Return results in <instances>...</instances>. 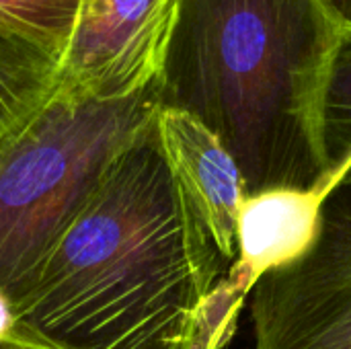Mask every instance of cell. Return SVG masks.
<instances>
[{"mask_svg":"<svg viewBox=\"0 0 351 349\" xmlns=\"http://www.w3.org/2000/svg\"><path fill=\"white\" fill-rule=\"evenodd\" d=\"M228 267L152 119L109 163L14 315L58 349H191Z\"/></svg>","mask_w":351,"mask_h":349,"instance_id":"6da1fadb","label":"cell"},{"mask_svg":"<svg viewBox=\"0 0 351 349\" xmlns=\"http://www.w3.org/2000/svg\"><path fill=\"white\" fill-rule=\"evenodd\" d=\"M346 31L321 0H173L158 105L202 121L249 195L327 193L323 107Z\"/></svg>","mask_w":351,"mask_h":349,"instance_id":"7a4b0ae2","label":"cell"},{"mask_svg":"<svg viewBox=\"0 0 351 349\" xmlns=\"http://www.w3.org/2000/svg\"><path fill=\"white\" fill-rule=\"evenodd\" d=\"M158 109L156 80L123 99L53 97L0 140V290L12 309L109 163Z\"/></svg>","mask_w":351,"mask_h":349,"instance_id":"3957f363","label":"cell"},{"mask_svg":"<svg viewBox=\"0 0 351 349\" xmlns=\"http://www.w3.org/2000/svg\"><path fill=\"white\" fill-rule=\"evenodd\" d=\"M249 300L255 349H351V175L327 191L311 249Z\"/></svg>","mask_w":351,"mask_h":349,"instance_id":"277c9868","label":"cell"},{"mask_svg":"<svg viewBox=\"0 0 351 349\" xmlns=\"http://www.w3.org/2000/svg\"><path fill=\"white\" fill-rule=\"evenodd\" d=\"M173 0H80L58 70V95L123 99L158 74Z\"/></svg>","mask_w":351,"mask_h":349,"instance_id":"5b68a950","label":"cell"},{"mask_svg":"<svg viewBox=\"0 0 351 349\" xmlns=\"http://www.w3.org/2000/svg\"><path fill=\"white\" fill-rule=\"evenodd\" d=\"M154 125L173 175L202 214L218 251L232 263L239 214L249 197L239 165L222 142L185 111L158 105Z\"/></svg>","mask_w":351,"mask_h":349,"instance_id":"8992f818","label":"cell"},{"mask_svg":"<svg viewBox=\"0 0 351 349\" xmlns=\"http://www.w3.org/2000/svg\"><path fill=\"white\" fill-rule=\"evenodd\" d=\"M327 193L300 189H269L249 195L237 224V257L226 280L251 296L255 284L282 265L302 257L319 230Z\"/></svg>","mask_w":351,"mask_h":349,"instance_id":"52a82bcc","label":"cell"},{"mask_svg":"<svg viewBox=\"0 0 351 349\" xmlns=\"http://www.w3.org/2000/svg\"><path fill=\"white\" fill-rule=\"evenodd\" d=\"M60 62L37 45L0 33V140L29 121L56 93Z\"/></svg>","mask_w":351,"mask_h":349,"instance_id":"ba28073f","label":"cell"},{"mask_svg":"<svg viewBox=\"0 0 351 349\" xmlns=\"http://www.w3.org/2000/svg\"><path fill=\"white\" fill-rule=\"evenodd\" d=\"M80 0H0V33L25 39L62 62Z\"/></svg>","mask_w":351,"mask_h":349,"instance_id":"9c48e42d","label":"cell"},{"mask_svg":"<svg viewBox=\"0 0 351 349\" xmlns=\"http://www.w3.org/2000/svg\"><path fill=\"white\" fill-rule=\"evenodd\" d=\"M323 142L335 185L351 175V29L346 31L335 56L325 95Z\"/></svg>","mask_w":351,"mask_h":349,"instance_id":"30bf717a","label":"cell"},{"mask_svg":"<svg viewBox=\"0 0 351 349\" xmlns=\"http://www.w3.org/2000/svg\"><path fill=\"white\" fill-rule=\"evenodd\" d=\"M247 296L237 290L226 276H222L216 286L204 298L195 327L191 349H222L234 335L239 315L245 306Z\"/></svg>","mask_w":351,"mask_h":349,"instance_id":"8fae6325","label":"cell"},{"mask_svg":"<svg viewBox=\"0 0 351 349\" xmlns=\"http://www.w3.org/2000/svg\"><path fill=\"white\" fill-rule=\"evenodd\" d=\"M0 349H58L56 346L47 344L45 339H41L39 335H35L33 331H29L27 327H23L19 321H16V327L14 331L4 339L0 341Z\"/></svg>","mask_w":351,"mask_h":349,"instance_id":"7c38bea8","label":"cell"},{"mask_svg":"<svg viewBox=\"0 0 351 349\" xmlns=\"http://www.w3.org/2000/svg\"><path fill=\"white\" fill-rule=\"evenodd\" d=\"M16 327V315L8 296L0 290V341H4Z\"/></svg>","mask_w":351,"mask_h":349,"instance_id":"4fadbf2b","label":"cell"},{"mask_svg":"<svg viewBox=\"0 0 351 349\" xmlns=\"http://www.w3.org/2000/svg\"><path fill=\"white\" fill-rule=\"evenodd\" d=\"M321 2L346 29H351V0H321Z\"/></svg>","mask_w":351,"mask_h":349,"instance_id":"5bb4252c","label":"cell"}]
</instances>
